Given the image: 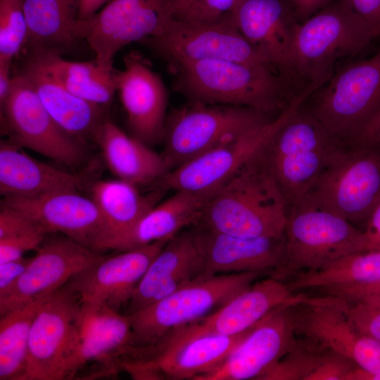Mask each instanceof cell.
<instances>
[{"mask_svg":"<svg viewBox=\"0 0 380 380\" xmlns=\"http://www.w3.org/2000/svg\"><path fill=\"white\" fill-rule=\"evenodd\" d=\"M174 90L189 102L248 107L281 113L291 102L293 80L265 64L227 60L182 62L170 67Z\"/></svg>","mask_w":380,"mask_h":380,"instance_id":"cell-1","label":"cell"},{"mask_svg":"<svg viewBox=\"0 0 380 380\" xmlns=\"http://www.w3.org/2000/svg\"><path fill=\"white\" fill-rule=\"evenodd\" d=\"M262 151L208 199L194 225L246 238L284 236L289 205Z\"/></svg>","mask_w":380,"mask_h":380,"instance_id":"cell-2","label":"cell"},{"mask_svg":"<svg viewBox=\"0 0 380 380\" xmlns=\"http://www.w3.org/2000/svg\"><path fill=\"white\" fill-rule=\"evenodd\" d=\"M303 104L262 151L288 205L310 193L322 173L347 145L309 110H303Z\"/></svg>","mask_w":380,"mask_h":380,"instance_id":"cell-3","label":"cell"},{"mask_svg":"<svg viewBox=\"0 0 380 380\" xmlns=\"http://www.w3.org/2000/svg\"><path fill=\"white\" fill-rule=\"evenodd\" d=\"M284 236L282 265L272 276L284 281L366 251L362 230L308 196L289 205Z\"/></svg>","mask_w":380,"mask_h":380,"instance_id":"cell-4","label":"cell"},{"mask_svg":"<svg viewBox=\"0 0 380 380\" xmlns=\"http://www.w3.org/2000/svg\"><path fill=\"white\" fill-rule=\"evenodd\" d=\"M251 329L222 335L203 330L196 321L172 329L152 346L132 351L120 367L134 379L202 380Z\"/></svg>","mask_w":380,"mask_h":380,"instance_id":"cell-5","label":"cell"},{"mask_svg":"<svg viewBox=\"0 0 380 380\" xmlns=\"http://www.w3.org/2000/svg\"><path fill=\"white\" fill-rule=\"evenodd\" d=\"M350 0H336L300 23L293 53L294 78L324 84L337 61L356 55L373 39Z\"/></svg>","mask_w":380,"mask_h":380,"instance_id":"cell-6","label":"cell"},{"mask_svg":"<svg viewBox=\"0 0 380 380\" xmlns=\"http://www.w3.org/2000/svg\"><path fill=\"white\" fill-rule=\"evenodd\" d=\"M264 275L267 274L251 272L215 275L127 315L132 331L127 351L152 346L172 329L209 315Z\"/></svg>","mask_w":380,"mask_h":380,"instance_id":"cell-7","label":"cell"},{"mask_svg":"<svg viewBox=\"0 0 380 380\" xmlns=\"http://www.w3.org/2000/svg\"><path fill=\"white\" fill-rule=\"evenodd\" d=\"M271 120L248 107L189 102L167 118L162 155L171 170Z\"/></svg>","mask_w":380,"mask_h":380,"instance_id":"cell-8","label":"cell"},{"mask_svg":"<svg viewBox=\"0 0 380 380\" xmlns=\"http://www.w3.org/2000/svg\"><path fill=\"white\" fill-rule=\"evenodd\" d=\"M309 95L308 89L301 90L275 118L170 170L160 180L162 186L209 198L265 148Z\"/></svg>","mask_w":380,"mask_h":380,"instance_id":"cell-9","label":"cell"},{"mask_svg":"<svg viewBox=\"0 0 380 380\" xmlns=\"http://www.w3.org/2000/svg\"><path fill=\"white\" fill-rule=\"evenodd\" d=\"M307 196L362 230L380 201V145H346Z\"/></svg>","mask_w":380,"mask_h":380,"instance_id":"cell-10","label":"cell"},{"mask_svg":"<svg viewBox=\"0 0 380 380\" xmlns=\"http://www.w3.org/2000/svg\"><path fill=\"white\" fill-rule=\"evenodd\" d=\"M313 94L309 110L348 145L380 110V49L344 66Z\"/></svg>","mask_w":380,"mask_h":380,"instance_id":"cell-11","label":"cell"},{"mask_svg":"<svg viewBox=\"0 0 380 380\" xmlns=\"http://www.w3.org/2000/svg\"><path fill=\"white\" fill-rule=\"evenodd\" d=\"M177 0H109L96 13L80 20L82 39L104 70L125 46L161 34L174 19Z\"/></svg>","mask_w":380,"mask_h":380,"instance_id":"cell-12","label":"cell"},{"mask_svg":"<svg viewBox=\"0 0 380 380\" xmlns=\"http://www.w3.org/2000/svg\"><path fill=\"white\" fill-rule=\"evenodd\" d=\"M85 313L78 294L67 284L43 298L30 330L23 380H60L79 343Z\"/></svg>","mask_w":380,"mask_h":380,"instance_id":"cell-13","label":"cell"},{"mask_svg":"<svg viewBox=\"0 0 380 380\" xmlns=\"http://www.w3.org/2000/svg\"><path fill=\"white\" fill-rule=\"evenodd\" d=\"M1 110L13 143L70 167L84 160L82 143L58 126L20 72L13 76L11 93Z\"/></svg>","mask_w":380,"mask_h":380,"instance_id":"cell-14","label":"cell"},{"mask_svg":"<svg viewBox=\"0 0 380 380\" xmlns=\"http://www.w3.org/2000/svg\"><path fill=\"white\" fill-rule=\"evenodd\" d=\"M141 43L169 67L200 60H227L274 67L240 33L232 18L213 23L173 19L161 34Z\"/></svg>","mask_w":380,"mask_h":380,"instance_id":"cell-15","label":"cell"},{"mask_svg":"<svg viewBox=\"0 0 380 380\" xmlns=\"http://www.w3.org/2000/svg\"><path fill=\"white\" fill-rule=\"evenodd\" d=\"M296 335L315 339L380 380V341L360 333L336 299L303 292L292 305Z\"/></svg>","mask_w":380,"mask_h":380,"instance_id":"cell-16","label":"cell"},{"mask_svg":"<svg viewBox=\"0 0 380 380\" xmlns=\"http://www.w3.org/2000/svg\"><path fill=\"white\" fill-rule=\"evenodd\" d=\"M107 255L60 233H49L22 276L0 297V315L46 296Z\"/></svg>","mask_w":380,"mask_h":380,"instance_id":"cell-17","label":"cell"},{"mask_svg":"<svg viewBox=\"0 0 380 380\" xmlns=\"http://www.w3.org/2000/svg\"><path fill=\"white\" fill-rule=\"evenodd\" d=\"M293 298L253 326L224 361L202 380H259L289 349L296 338Z\"/></svg>","mask_w":380,"mask_h":380,"instance_id":"cell-18","label":"cell"},{"mask_svg":"<svg viewBox=\"0 0 380 380\" xmlns=\"http://www.w3.org/2000/svg\"><path fill=\"white\" fill-rule=\"evenodd\" d=\"M170 239L107 255L66 284L78 294L85 308L108 305L119 311L128 303L148 267Z\"/></svg>","mask_w":380,"mask_h":380,"instance_id":"cell-19","label":"cell"},{"mask_svg":"<svg viewBox=\"0 0 380 380\" xmlns=\"http://www.w3.org/2000/svg\"><path fill=\"white\" fill-rule=\"evenodd\" d=\"M232 20L268 63L295 80L294 45L300 23L290 0H239Z\"/></svg>","mask_w":380,"mask_h":380,"instance_id":"cell-20","label":"cell"},{"mask_svg":"<svg viewBox=\"0 0 380 380\" xmlns=\"http://www.w3.org/2000/svg\"><path fill=\"white\" fill-rule=\"evenodd\" d=\"M115 79L132 136L147 145L163 139L168 97L160 76L131 51L124 57L123 69L115 70Z\"/></svg>","mask_w":380,"mask_h":380,"instance_id":"cell-21","label":"cell"},{"mask_svg":"<svg viewBox=\"0 0 380 380\" xmlns=\"http://www.w3.org/2000/svg\"><path fill=\"white\" fill-rule=\"evenodd\" d=\"M1 206L26 215L47 234H64L93 250L105 230L104 220L94 201L76 191L33 197L6 196Z\"/></svg>","mask_w":380,"mask_h":380,"instance_id":"cell-22","label":"cell"},{"mask_svg":"<svg viewBox=\"0 0 380 380\" xmlns=\"http://www.w3.org/2000/svg\"><path fill=\"white\" fill-rule=\"evenodd\" d=\"M205 275L261 272L273 276L282 265L284 236L246 238L194 225Z\"/></svg>","mask_w":380,"mask_h":380,"instance_id":"cell-23","label":"cell"},{"mask_svg":"<svg viewBox=\"0 0 380 380\" xmlns=\"http://www.w3.org/2000/svg\"><path fill=\"white\" fill-rule=\"evenodd\" d=\"M207 279L194 229L171 238L148 267L128 302L130 315L175 291Z\"/></svg>","mask_w":380,"mask_h":380,"instance_id":"cell-24","label":"cell"},{"mask_svg":"<svg viewBox=\"0 0 380 380\" xmlns=\"http://www.w3.org/2000/svg\"><path fill=\"white\" fill-rule=\"evenodd\" d=\"M286 281L293 293L310 290L349 302L362 300L380 291V249L348 254Z\"/></svg>","mask_w":380,"mask_h":380,"instance_id":"cell-25","label":"cell"},{"mask_svg":"<svg viewBox=\"0 0 380 380\" xmlns=\"http://www.w3.org/2000/svg\"><path fill=\"white\" fill-rule=\"evenodd\" d=\"M85 309L79 343L63 366L60 380L72 379L93 362L102 363L108 372L114 373L129 348L132 331L127 315L108 305Z\"/></svg>","mask_w":380,"mask_h":380,"instance_id":"cell-26","label":"cell"},{"mask_svg":"<svg viewBox=\"0 0 380 380\" xmlns=\"http://www.w3.org/2000/svg\"><path fill=\"white\" fill-rule=\"evenodd\" d=\"M208 198L177 191L156 205L125 231L103 241L96 251H125L170 239L199 220Z\"/></svg>","mask_w":380,"mask_h":380,"instance_id":"cell-27","label":"cell"},{"mask_svg":"<svg viewBox=\"0 0 380 380\" xmlns=\"http://www.w3.org/2000/svg\"><path fill=\"white\" fill-rule=\"evenodd\" d=\"M286 281L268 276L256 281L221 308L197 321L204 331L233 336L243 333L294 296Z\"/></svg>","mask_w":380,"mask_h":380,"instance_id":"cell-28","label":"cell"},{"mask_svg":"<svg viewBox=\"0 0 380 380\" xmlns=\"http://www.w3.org/2000/svg\"><path fill=\"white\" fill-rule=\"evenodd\" d=\"M20 72L63 130L81 143L88 137L94 138L99 126L106 119L105 108L74 95L28 59Z\"/></svg>","mask_w":380,"mask_h":380,"instance_id":"cell-29","label":"cell"},{"mask_svg":"<svg viewBox=\"0 0 380 380\" xmlns=\"http://www.w3.org/2000/svg\"><path fill=\"white\" fill-rule=\"evenodd\" d=\"M20 146L1 141L0 145V193L4 196L33 197L81 187L80 178L37 159Z\"/></svg>","mask_w":380,"mask_h":380,"instance_id":"cell-30","label":"cell"},{"mask_svg":"<svg viewBox=\"0 0 380 380\" xmlns=\"http://www.w3.org/2000/svg\"><path fill=\"white\" fill-rule=\"evenodd\" d=\"M106 165L119 179L137 186L160 180L170 170L163 156L106 119L94 136Z\"/></svg>","mask_w":380,"mask_h":380,"instance_id":"cell-31","label":"cell"},{"mask_svg":"<svg viewBox=\"0 0 380 380\" xmlns=\"http://www.w3.org/2000/svg\"><path fill=\"white\" fill-rule=\"evenodd\" d=\"M32 51H56L82 39L77 0H22Z\"/></svg>","mask_w":380,"mask_h":380,"instance_id":"cell-32","label":"cell"},{"mask_svg":"<svg viewBox=\"0 0 380 380\" xmlns=\"http://www.w3.org/2000/svg\"><path fill=\"white\" fill-rule=\"evenodd\" d=\"M28 60L49 73L74 95L106 108L117 92L115 70L107 71L94 60L70 61L56 51H32Z\"/></svg>","mask_w":380,"mask_h":380,"instance_id":"cell-33","label":"cell"},{"mask_svg":"<svg viewBox=\"0 0 380 380\" xmlns=\"http://www.w3.org/2000/svg\"><path fill=\"white\" fill-rule=\"evenodd\" d=\"M137 187L120 179L93 183L91 198L105 223L104 233L95 246V251L103 241L129 229L158 204V193L143 195Z\"/></svg>","mask_w":380,"mask_h":380,"instance_id":"cell-34","label":"cell"},{"mask_svg":"<svg viewBox=\"0 0 380 380\" xmlns=\"http://www.w3.org/2000/svg\"><path fill=\"white\" fill-rule=\"evenodd\" d=\"M44 297L0 315V380H23L32 324Z\"/></svg>","mask_w":380,"mask_h":380,"instance_id":"cell-35","label":"cell"},{"mask_svg":"<svg viewBox=\"0 0 380 380\" xmlns=\"http://www.w3.org/2000/svg\"><path fill=\"white\" fill-rule=\"evenodd\" d=\"M327 349L314 338L297 335L286 353L259 380H308Z\"/></svg>","mask_w":380,"mask_h":380,"instance_id":"cell-36","label":"cell"},{"mask_svg":"<svg viewBox=\"0 0 380 380\" xmlns=\"http://www.w3.org/2000/svg\"><path fill=\"white\" fill-rule=\"evenodd\" d=\"M27 37L22 0H0V63L11 64Z\"/></svg>","mask_w":380,"mask_h":380,"instance_id":"cell-37","label":"cell"},{"mask_svg":"<svg viewBox=\"0 0 380 380\" xmlns=\"http://www.w3.org/2000/svg\"><path fill=\"white\" fill-rule=\"evenodd\" d=\"M239 0H177L174 20L213 23L232 18Z\"/></svg>","mask_w":380,"mask_h":380,"instance_id":"cell-38","label":"cell"},{"mask_svg":"<svg viewBox=\"0 0 380 380\" xmlns=\"http://www.w3.org/2000/svg\"><path fill=\"white\" fill-rule=\"evenodd\" d=\"M356 329L380 341V302L361 300L349 302L336 298Z\"/></svg>","mask_w":380,"mask_h":380,"instance_id":"cell-39","label":"cell"},{"mask_svg":"<svg viewBox=\"0 0 380 380\" xmlns=\"http://www.w3.org/2000/svg\"><path fill=\"white\" fill-rule=\"evenodd\" d=\"M357 367L347 356L328 348L308 380H350Z\"/></svg>","mask_w":380,"mask_h":380,"instance_id":"cell-40","label":"cell"},{"mask_svg":"<svg viewBox=\"0 0 380 380\" xmlns=\"http://www.w3.org/2000/svg\"><path fill=\"white\" fill-rule=\"evenodd\" d=\"M47 233L36 222L16 210L1 206L0 239Z\"/></svg>","mask_w":380,"mask_h":380,"instance_id":"cell-41","label":"cell"},{"mask_svg":"<svg viewBox=\"0 0 380 380\" xmlns=\"http://www.w3.org/2000/svg\"><path fill=\"white\" fill-rule=\"evenodd\" d=\"M46 234H39L0 239V264L21 258L23 254L29 251H36Z\"/></svg>","mask_w":380,"mask_h":380,"instance_id":"cell-42","label":"cell"},{"mask_svg":"<svg viewBox=\"0 0 380 380\" xmlns=\"http://www.w3.org/2000/svg\"><path fill=\"white\" fill-rule=\"evenodd\" d=\"M31 258H21L0 264V297L6 294L25 271Z\"/></svg>","mask_w":380,"mask_h":380,"instance_id":"cell-43","label":"cell"},{"mask_svg":"<svg viewBox=\"0 0 380 380\" xmlns=\"http://www.w3.org/2000/svg\"><path fill=\"white\" fill-rule=\"evenodd\" d=\"M353 8L369 24L373 37L380 27V0H350Z\"/></svg>","mask_w":380,"mask_h":380,"instance_id":"cell-44","label":"cell"},{"mask_svg":"<svg viewBox=\"0 0 380 380\" xmlns=\"http://www.w3.org/2000/svg\"><path fill=\"white\" fill-rule=\"evenodd\" d=\"M348 144L380 145V110L368 121Z\"/></svg>","mask_w":380,"mask_h":380,"instance_id":"cell-45","label":"cell"},{"mask_svg":"<svg viewBox=\"0 0 380 380\" xmlns=\"http://www.w3.org/2000/svg\"><path fill=\"white\" fill-rule=\"evenodd\" d=\"M362 232L366 251L380 249V201L369 215Z\"/></svg>","mask_w":380,"mask_h":380,"instance_id":"cell-46","label":"cell"},{"mask_svg":"<svg viewBox=\"0 0 380 380\" xmlns=\"http://www.w3.org/2000/svg\"><path fill=\"white\" fill-rule=\"evenodd\" d=\"M290 1L298 21L302 23L330 4L332 0H290Z\"/></svg>","mask_w":380,"mask_h":380,"instance_id":"cell-47","label":"cell"},{"mask_svg":"<svg viewBox=\"0 0 380 380\" xmlns=\"http://www.w3.org/2000/svg\"><path fill=\"white\" fill-rule=\"evenodd\" d=\"M9 63H0V106L3 107L6 101L13 85V78L11 75Z\"/></svg>","mask_w":380,"mask_h":380,"instance_id":"cell-48","label":"cell"},{"mask_svg":"<svg viewBox=\"0 0 380 380\" xmlns=\"http://www.w3.org/2000/svg\"><path fill=\"white\" fill-rule=\"evenodd\" d=\"M79 18L86 20L96 13L109 0H77Z\"/></svg>","mask_w":380,"mask_h":380,"instance_id":"cell-49","label":"cell"},{"mask_svg":"<svg viewBox=\"0 0 380 380\" xmlns=\"http://www.w3.org/2000/svg\"><path fill=\"white\" fill-rule=\"evenodd\" d=\"M362 300H372L380 302V291L376 292L375 293L362 299ZM358 301V300H357Z\"/></svg>","mask_w":380,"mask_h":380,"instance_id":"cell-50","label":"cell"},{"mask_svg":"<svg viewBox=\"0 0 380 380\" xmlns=\"http://www.w3.org/2000/svg\"><path fill=\"white\" fill-rule=\"evenodd\" d=\"M380 35V27L379 28V30H377L376 33V37L379 36Z\"/></svg>","mask_w":380,"mask_h":380,"instance_id":"cell-51","label":"cell"}]
</instances>
